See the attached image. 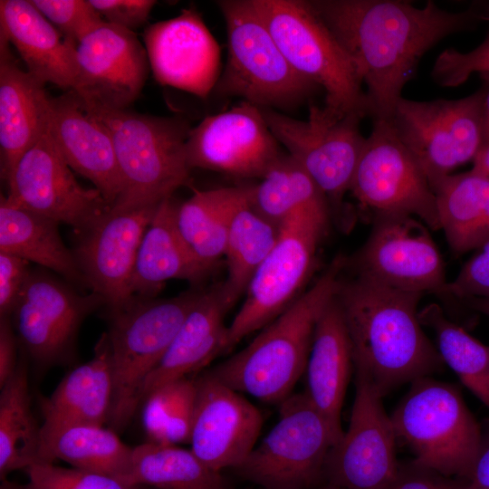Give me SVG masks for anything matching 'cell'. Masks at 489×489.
<instances>
[{
    "mask_svg": "<svg viewBox=\"0 0 489 489\" xmlns=\"http://www.w3.org/2000/svg\"><path fill=\"white\" fill-rule=\"evenodd\" d=\"M366 86L369 115L389 120L421 57L451 34L489 20V4L451 12L428 1L312 0Z\"/></svg>",
    "mask_w": 489,
    "mask_h": 489,
    "instance_id": "obj_1",
    "label": "cell"
},
{
    "mask_svg": "<svg viewBox=\"0 0 489 489\" xmlns=\"http://www.w3.org/2000/svg\"><path fill=\"white\" fill-rule=\"evenodd\" d=\"M422 296L359 274L340 280L335 299L350 340L355 372L366 377L382 397L443 369L418 318Z\"/></svg>",
    "mask_w": 489,
    "mask_h": 489,
    "instance_id": "obj_2",
    "label": "cell"
},
{
    "mask_svg": "<svg viewBox=\"0 0 489 489\" xmlns=\"http://www.w3.org/2000/svg\"><path fill=\"white\" fill-rule=\"evenodd\" d=\"M346 263L339 254L313 285L244 349L208 371L232 389L281 404L305 372L317 321L334 297Z\"/></svg>",
    "mask_w": 489,
    "mask_h": 489,
    "instance_id": "obj_3",
    "label": "cell"
},
{
    "mask_svg": "<svg viewBox=\"0 0 489 489\" xmlns=\"http://www.w3.org/2000/svg\"><path fill=\"white\" fill-rule=\"evenodd\" d=\"M83 102L112 139L122 192L110 210L158 206L188 182L191 168L186 143L192 128L185 119L105 110Z\"/></svg>",
    "mask_w": 489,
    "mask_h": 489,
    "instance_id": "obj_4",
    "label": "cell"
},
{
    "mask_svg": "<svg viewBox=\"0 0 489 489\" xmlns=\"http://www.w3.org/2000/svg\"><path fill=\"white\" fill-rule=\"evenodd\" d=\"M411 383L390 416L397 439L414 463L466 480L483 441L475 417L454 385L429 377Z\"/></svg>",
    "mask_w": 489,
    "mask_h": 489,
    "instance_id": "obj_5",
    "label": "cell"
},
{
    "mask_svg": "<svg viewBox=\"0 0 489 489\" xmlns=\"http://www.w3.org/2000/svg\"><path fill=\"white\" fill-rule=\"evenodd\" d=\"M204 290L193 288L168 299L133 300L109 313L113 401L111 429L123 430L140 407L143 385L159 363Z\"/></svg>",
    "mask_w": 489,
    "mask_h": 489,
    "instance_id": "obj_6",
    "label": "cell"
},
{
    "mask_svg": "<svg viewBox=\"0 0 489 489\" xmlns=\"http://www.w3.org/2000/svg\"><path fill=\"white\" fill-rule=\"evenodd\" d=\"M291 66L325 92V105L342 114L369 115L356 67L310 1L251 0Z\"/></svg>",
    "mask_w": 489,
    "mask_h": 489,
    "instance_id": "obj_7",
    "label": "cell"
},
{
    "mask_svg": "<svg viewBox=\"0 0 489 489\" xmlns=\"http://www.w3.org/2000/svg\"><path fill=\"white\" fill-rule=\"evenodd\" d=\"M217 5L227 32V60L214 90L260 109L295 107L321 88L286 60L251 0Z\"/></svg>",
    "mask_w": 489,
    "mask_h": 489,
    "instance_id": "obj_8",
    "label": "cell"
},
{
    "mask_svg": "<svg viewBox=\"0 0 489 489\" xmlns=\"http://www.w3.org/2000/svg\"><path fill=\"white\" fill-rule=\"evenodd\" d=\"M279 405L275 425L234 470L263 489H312L337 440L304 392Z\"/></svg>",
    "mask_w": 489,
    "mask_h": 489,
    "instance_id": "obj_9",
    "label": "cell"
},
{
    "mask_svg": "<svg viewBox=\"0 0 489 489\" xmlns=\"http://www.w3.org/2000/svg\"><path fill=\"white\" fill-rule=\"evenodd\" d=\"M329 214L303 211L281 225L274 246L251 279L244 300L227 327L225 352L273 321L302 294Z\"/></svg>",
    "mask_w": 489,
    "mask_h": 489,
    "instance_id": "obj_10",
    "label": "cell"
},
{
    "mask_svg": "<svg viewBox=\"0 0 489 489\" xmlns=\"http://www.w3.org/2000/svg\"><path fill=\"white\" fill-rule=\"evenodd\" d=\"M485 89L457 100L401 98L388 120L430 185L472 161L484 140Z\"/></svg>",
    "mask_w": 489,
    "mask_h": 489,
    "instance_id": "obj_11",
    "label": "cell"
},
{
    "mask_svg": "<svg viewBox=\"0 0 489 489\" xmlns=\"http://www.w3.org/2000/svg\"><path fill=\"white\" fill-rule=\"evenodd\" d=\"M261 110L278 143L312 177L329 204L338 208L350 191L366 141L360 129L363 118L326 105H312L304 120Z\"/></svg>",
    "mask_w": 489,
    "mask_h": 489,
    "instance_id": "obj_12",
    "label": "cell"
},
{
    "mask_svg": "<svg viewBox=\"0 0 489 489\" xmlns=\"http://www.w3.org/2000/svg\"><path fill=\"white\" fill-rule=\"evenodd\" d=\"M350 191L375 215L417 216L440 229L436 195L388 120H373Z\"/></svg>",
    "mask_w": 489,
    "mask_h": 489,
    "instance_id": "obj_13",
    "label": "cell"
},
{
    "mask_svg": "<svg viewBox=\"0 0 489 489\" xmlns=\"http://www.w3.org/2000/svg\"><path fill=\"white\" fill-rule=\"evenodd\" d=\"M104 305L97 293H79L67 283L31 270L11 318L18 342L38 364L62 363L73 355L84 319Z\"/></svg>",
    "mask_w": 489,
    "mask_h": 489,
    "instance_id": "obj_14",
    "label": "cell"
},
{
    "mask_svg": "<svg viewBox=\"0 0 489 489\" xmlns=\"http://www.w3.org/2000/svg\"><path fill=\"white\" fill-rule=\"evenodd\" d=\"M6 183L7 201L79 234L110 210L98 189L77 181L49 130L23 154Z\"/></svg>",
    "mask_w": 489,
    "mask_h": 489,
    "instance_id": "obj_15",
    "label": "cell"
},
{
    "mask_svg": "<svg viewBox=\"0 0 489 489\" xmlns=\"http://www.w3.org/2000/svg\"><path fill=\"white\" fill-rule=\"evenodd\" d=\"M350 424L331 448L324 469L325 483L339 489H387L397 475V436L382 396L356 373Z\"/></svg>",
    "mask_w": 489,
    "mask_h": 489,
    "instance_id": "obj_16",
    "label": "cell"
},
{
    "mask_svg": "<svg viewBox=\"0 0 489 489\" xmlns=\"http://www.w3.org/2000/svg\"><path fill=\"white\" fill-rule=\"evenodd\" d=\"M358 274L410 292L442 294L446 284L442 256L427 228L408 215H377L356 258Z\"/></svg>",
    "mask_w": 489,
    "mask_h": 489,
    "instance_id": "obj_17",
    "label": "cell"
},
{
    "mask_svg": "<svg viewBox=\"0 0 489 489\" xmlns=\"http://www.w3.org/2000/svg\"><path fill=\"white\" fill-rule=\"evenodd\" d=\"M186 154L191 169L261 179L283 153L262 110L243 101L192 128Z\"/></svg>",
    "mask_w": 489,
    "mask_h": 489,
    "instance_id": "obj_18",
    "label": "cell"
},
{
    "mask_svg": "<svg viewBox=\"0 0 489 489\" xmlns=\"http://www.w3.org/2000/svg\"><path fill=\"white\" fill-rule=\"evenodd\" d=\"M72 89L87 104L127 110L139 96L150 70L144 44L130 30L104 22L76 50Z\"/></svg>",
    "mask_w": 489,
    "mask_h": 489,
    "instance_id": "obj_19",
    "label": "cell"
},
{
    "mask_svg": "<svg viewBox=\"0 0 489 489\" xmlns=\"http://www.w3.org/2000/svg\"><path fill=\"white\" fill-rule=\"evenodd\" d=\"M158 206L110 210L80 234L74 255L88 289L103 299L109 313L133 300L129 283L136 256Z\"/></svg>",
    "mask_w": 489,
    "mask_h": 489,
    "instance_id": "obj_20",
    "label": "cell"
},
{
    "mask_svg": "<svg viewBox=\"0 0 489 489\" xmlns=\"http://www.w3.org/2000/svg\"><path fill=\"white\" fill-rule=\"evenodd\" d=\"M263 417L239 392L208 370L197 376V398L190 435L191 451L221 473L236 468L257 444Z\"/></svg>",
    "mask_w": 489,
    "mask_h": 489,
    "instance_id": "obj_21",
    "label": "cell"
},
{
    "mask_svg": "<svg viewBox=\"0 0 489 489\" xmlns=\"http://www.w3.org/2000/svg\"><path fill=\"white\" fill-rule=\"evenodd\" d=\"M143 42L155 80L206 99L220 77L217 42L195 9L146 27Z\"/></svg>",
    "mask_w": 489,
    "mask_h": 489,
    "instance_id": "obj_22",
    "label": "cell"
},
{
    "mask_svg": "<svg viewBox=\"0 0 489 489\" xmlns=\"http://www.w3.org/2000/svg\"><path fill=\"white\" fill-rule=\"evenodd\" d=\"M49 133L69 167L90 180L110 209L122 192L112 139L73 91L51 97Z\"/></svg>",
    "mask_w": 489,
    "mask_h": 489,
    "instance_id": "obj_23",
    "label": "cell"
},
{
    "mask_svg": "<svg viewBox=\"0 0 489 489\" xmlns=\"http://www.w3.org/2000/svg\"><path fill=\"white\" fill-rule=\"evenodd\" d=\"M0 36L1 177L7 182L16 163L48 131L51 96L44 84L22 69Z\"/></svg>",
    "mask_w": 489,
    "mask_h": 489,
    "instance_id": "obj_24",
    "label": "cell"
},
{
    "mask_svg": "<svg viewBox=\"0 0 489 489\" xmlns=\"http://www.w3.org/2000/svg\"><path fill=\"white\" fill-rule=\"evenodd\" d=\"M0 36L12 44L26 71L45 83L74 88L77 43L65 38L31 0L0 1Z\"/></svg>",
    "mask_w": 489,
    "mask_h": 489,
    "instance_id": "obj_25",
    "label": "cell"
},
{
    "mask_svg": "<svg viewBox=\"0 0 489 489\" xmlns=\"http://www.w3.org/2000/svg\"><path fill=\"white\" fill-rule=\"evenodd\" d=\"M173 197L158 206L140 242L129 283L132 298H156L166 282L199 285L213 273L193 254L176 224Z\"/></svg>",
    "mask_w": 489,
    "mask_h": 489,
    "instance_id": "obj_26",
    "label": "cell"
},
{
    "mask_svg": "<svg viewBox=\"0 0 489 489\" xmlns=\"http://www.w3.org/2000/svg\"><path fill=\"white\" fill-rule=\"evenodd\" d=\"M230 309L219 284L204 290L165 355L147 378L140 394V405L158 387L194 375L225 352L228 326L225 319Z\"/></svg>",
    "mask_w": 489,
    "mask_h": 489,
    "instance_id": "obj_27",
    "label": "cell"
},
{
    "mask_svg": "<svg viewBox=\"0 0 489 489\" xmlns=\"http://www.w3.org/2000/svg\"><path fill=\"white\" fill-rule=\"evenodd\" d=\"M352 364L350 340L334 295L314 330L304 393L326 419L337 443L344 432L340 415Z\"/></svg>",
    "mask_w": 489,
    "mask_h": 489,
    "instance_id": "obj_28",
    "label": "cell"
},
{
    "mask_svg": "<svg viewBox=\"0 0 489 489\" xmlns=\"http://www.w3.org/2000/svg\"><path fill=\"white\" fill-rule=\"evenodd\" d=\"M113 375L107 333L100 338L93 357L71 370L50 397L41 401V435L73 425L109 423L113 401Z\"/></svg>",
    "mask_w": 489,
    "mask_h": 489,
    "instance_id": "obj_29",
    "label": "cell"
},
{
    "mask_svg": "<svg viewBox=\"0 0 489 489\" xmlns=\"http://www.w3.org/2000/svg\"><path fill=\"white\" fill-rule=\"evenodd\" d=\"M58 225L53 219L10 203L1 195L0 252L34 262L72 284L88 288L73 251L62 240Z\"/></svg>",
    "mask_w": 489,
    "mask_h": 489,
    "instance_id": "obj_30",
    "label": "cell"
},
{
    "mask_svg": "<svg viewBox=\"0 0 489 489\" xmlns=\"http://www.w3.org/2000/svg\"><path fill=\"white\" fill-rule=\"evenodd\" d=\"M440 229L455 254L479 249L489 239V178L471 170L432 186Z\"/></svg>",
    "mask_w": 489,
    "mask_h": 489,
    "instance_id": "obj_31",
    "label": "cell"
},
{
    "mask_svg": "<svg viewBox=\"0 0 489 489\" xmlns=\"http://www.w3.org/2000/svg\"><path fill=\"white\" fill-rule=\"evenodd\" d=\"M251 186L195 190L176 210L177 229L193 254L215 269L224 257L235 211L250 197Z\"/></svg>",
    "mask_w": 489,
    "mask_h": 489,
    "instance_id": "obj_32",
    "label": "cell"
},
{
    "mask_svg": "<svg viewBox=\"0 0 489 489\" xmlns=\"http://www.w3.org/2000/svg\"><path fill=\"white\" fill-rule=\"evenodd\" d=\"M132 448L111 428L73 425L41 435L40 458L46 463L62 460L72 467L111 475L129 483Z\"/></svg>",
    "mask_w": 489,
    "mask_h": 489,
    "instance_id": "obj_33",
    "label": "cell"
},
{
    "mask_svg": "<svg viewBox=\"0 0 489 489\" xmlns=\"http://www.w3.org/2000/svg\"><path fill=\"white\" fill-rule=\"evenodd\" d=\"M280 226L260 215L250 197L235 213L226 236L224 257L226 277L219 283L221 293L232 308L244 295L261 264L274 246Z\"/></svg>",
    "mask_w": 489,
    "mask_h": 489,
    "instance_id": "obj_34",
    "label": "cell"
},
{
    "mask_svg": "<svg viewBox=\"0 0 489 489\" xmlns=\"http://www.w3.org/2000/svg\"><path fill=\"white\" fill-rule=\"evenodd\" d=\"M0 389V479L4 481L10 473L41 462V427L31 409L24 360L19 361Z\"/></svg>",
    "mask_w": 489,
    "mask_h": 489,
    "instance_id": "obj_35",
    "label": "cell"
},
{
    "mask_svg": "<svg viewBox=\"0 0 489 489\" xmlns=\"http://www.w3.org/2000/svg\"><path fill=\"white\" fill-rule=\"evenodd\" d=\"M128 482L151 489H226L221 473L206 466L191 449L149 441L132 448Z\"/></svg>",
    "mask_w": 489,
    "mask_h": 489,
    "instance_id": "obj_36",
    "label": "cell"
},
{
    "mask_svg": "<svg viewBox=\"0 0 489 489\" xmlns=\"http://www.w3.org/2000/svg\"><path fill=\"white\" fill-rule=\"evenodd\" d=\"M250 203L260 215L279 226L300 212L330 213L324 194L288 154H282L260 182L251 186Z\"/></svg>",
    "mask_w": 489,
    "mask_h": 489,
    "instance_id": "obj_37",
    "label": "cell"
},
{
    "mask_svg": "<svg viewBox=\"0 0 489 489\" xmlns=\"http://www.w3.org/2000/svg\"><path fill=\"white\" fill-rule=\"evenodd\" d=\"M422 326L434 331L437 351L461 382L489 408V346L450 321L436 303L418 311Z\"/></svg>",
    "mask_w": 489,
    "mask_h": 489,
    "instance_id": "obj_38",
    "label": "cell"
},
{
    "mask_svg": "<svg viewBox=\"0 0 489 489\" xmlns=\"http://www.w3.org/2000/svg\"><path fill=\"white\" fill-rule=\"evenodd\" d=\"M196 398L194 375L167 382L149 393L141 403V423L148 441L189 444Z\"/></svg>",
    "mask_w": 489,
    "mask_h": 489,
    "instance_id": "obj_39",
    "label": "cell"
},
{
    "mask_svg": "<svg viewBox=\"0 0 489 489\" xmlns=\"http://www.w3.org/2000/svg\"><path fill=\"white\" fill-rule=\"evenodd\" d=\"M25 471V489H141L111 475L58 466L54 463H36Z\"/></svg>",
    "mask_w": 489,
    "mask_h": 489,
    "instance_id": "obj_40",
    "label": "cell"
},
{
    "mask_svg": "<svg viewBox=\"0 0 489 489\" xmlns=\"http://www.w3.org/2000/svg\"><path fill=\"white\" fill-rule=\"evenodd\" d=\"M68 40L79 43L105 21L90 0H31Z\"/></svg>",
    "mask_w": 489,
    "mask_h": 489,
    "instance_id": "obj_41",
    "label": "cell"
},
{
    "mask_svg": "<svg viewBox=\"0 0 489 489\" xmlns=\"http://www.w3.org/2000/svg\"><path fill=\"white\" fill-rule=\"evenodd\" d=\"M475 72L489 73V35L469 52L444 50L435 61L431 76L442 87H455Z\"/></svg>",
    "mask_w": 489,
    "mask_h": 489,
    "instance_id": "obj_42",
    "label": "cell"
},
{
    "mask_svg": "<svg viewBox=\"0 0 489 489\" xmlns=\"http://www.w3.org/2000/svg\"><path fill=\"white\" fill-rule=\"evenodd\" d=\"M442 294L466 298L489 299V239L459 271L457 276L446 283Z\"/></svg>",
    "mask_w": 489,
    "mask_h": 489,
    "instance_id": "obj_43",
    "label": "cell"
},
{
    "mask_svg": "<svg viewBox=\"0 0 489 489\" xmlns=\"http://www.w3.org/2000/svg\"><path fill=\"white\" fill-rule=\"evenodd\" d=\"M103 20L109 24L133 31L144 25L153 0H90Z\"/></svg>",
    "mask_w": 489,
    "mask_h": 489,
    "instance_id": "obj_44",
    "label": "cell"
},
{
    "mask_svg": "<svg viewBox=\"0 0 489 489\" xmlns=\"http://www.w3.org/2000/svg\"><path fill=\"white\" fill-rule=\"evenodd\" d=\"M30 271L28 261L0 252V318H11Z\"/></svg>",
    "mask_w": 489,
    "mask_h": 489,
    "instance_id": "obj_45",
    "label": "cell"
},
{
    "mask_svg": "<svg viewBox=\"0 0 489 489\" xmlns=\"http://www.w3.org/2000/svg\"><path fill=\"white\" fill-rule=\"evenodd\" d=\"M387 489H465V480L444 475L411 461L399 463L397 475Z\"/></svg>",
    "mask_w": 489,
    "mask_h": 489,
    "instance_id": "obj_46",
    "label": "cell"
},
{
    "mask_svg": "<svg viewBox=\"0 0 489 489\" xmlns=\"http://www.w3.org/2000/svg\"><path fill=\"white\" fill-rule=\"evenodd\" d=\"M18 343L11 318H0V388L16 370Z\"/></svg>",
    "mask_w": 489,
    "mask_h": 489,
    "instance_id": "obj_47",
    "label": "cell"
},
{
    "mask_svg": "<svg viewBox=\"0 0 489 489\" xmlns=\"http://www.w3.org/2000/svg\"><path fill=\"white\" fill-rule=\"evenodd\" d=\"M465 489H489V438H483L471 474L465 480Z\"/></svg>",
    "mask_w": 489,
    "mask_h": 489,
    "instance_id": "obj_48",
    "label": "cell"
},
{
    "mask_svg": "<svg viewBox=\"0 0 489 489\" xmlns=\"http://www.w3.org/2000/svg\"><path fill=\"white\" fill-rule=\"evenodd\" d=\"M471 171L489 178V139H484L472 160Z\"/></svg>",
    "mask_w": 489,
    "mask_h": 489,
    "instance_id": "obj_49",
    "label": "cell"
},
{
    "mask_svg": "<svg viewBox=\"0 0 489 489\" xmlns=\"http://www.w3.org/2000/svg\"><path fill=\"white\" fill-rule=\"evenodd\" d=\"M471 308L489 316V299L485 298H466L463 300Z\"/></svg>",
    "mask_w": 489,
    "mask_h": 489,
    "instance_id": "obj_50",
    "label": "cell"
},
{
    "mask_svg": "<svg viewBox=\"0 0 489 489\" xmlns=\"http://www.w3.org/2000/svg\"><path fill=\"white\" fill-rule=\"evenodd\" d=\"M486 80L488 85L485 88V97L484 102V139H489V73L482 74Z\"/></svg>",
    "mask_w": 489,
    "mask_h": 489,
    "instance_id": "obj_51",
    "label": "cell"
},
{
    "mask_svg": "<svg viewBox=\"0 0 489 489\" xmlns=\"http://www.w3.org/2000/svg\"><path fill=\"white\" fill-rule=\"evenodd\" d=\"M0 489H25L24 484H17L9 481L4 480L0 485Z\"/></svg>",
    "mask_w": 489,
    "mask_h": 489,
    "instance_id": "obj_52",
    "label": "cell"
},
{
    "mask_svg": "<svg viewBox=\"0 0 489 489\" xmlns=\"http://www.w3.org/2000/svg\"><path fill=\"white\" fill-rule=\"evenodd\" d=\"M312 489H339V488H337V487H335V486H333V485H331L330 484L325 483L324 484L318 485V486H316V487H314Z\"/></svg>",
    "mask_w": 489,
    "mask_h": 489,
    "instance_id": "obj_53",
    "label": "cell"
}]
</instances>
